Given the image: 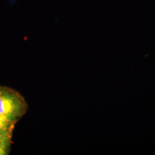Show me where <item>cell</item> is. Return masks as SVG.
Returning a JSON list of instances; mask_svg holds the SVG:
<instances>
[{
	"label": "cell",
	"mask_w": 155,
	"mask_h": 155,
	"mask_svg": "<svg viewBox=\"0 0 155 155\" xmlns=\"http://www.w3.org/2000/svg\"><path fill=\"white\" fill-rule=\"evenodd\" d=\"M27 104L21 94L14 89L0 86V114L17 121L26 113Z\"/></svg>",
	"instance_id": "1"
},
{
	"label": "cell",
	"mask_w": 155,
	"mask_h": 155,
	"mask_svg": "<svg viewBox=\"0 0 155 155\" xmlns=\"http://www.w3.org/2000/svg\"><path fill=\"white\" fill-rule=\"evenodd\" d=\"M13 132L0 130V145L11 146Z\"/></svg>",
	"instance_id": "3"
},
{
	"label": "cell",
	"mask_w": 155,
	"mask_h": 155,
	"mask_svg": "<svg viewBox=\"0 0 155 155\" xmlns=\"http://www.w3.org/2000/svg\"><path fill=\"white\" fill-rule=\"evenodd\" d=\"M10 146L0 145V155H6L8 154Z\"/></svg>",
	"instance_id": "4"
},
{
	"label": "cell",
	"mask_w": 155,
	"mask_h": 155,
	"mask_svg": "<svg viewBox=\"0 0 155 155\" xmlns=\"http://www.w3.org/2000/svg\"><path fill=\"white\" fill-rule=\"evenodd\" d=\"M16 122L5 116L0 114V130L13 132Z\"/></svg>",
	"instance_id": "2"
}]
</instances>
